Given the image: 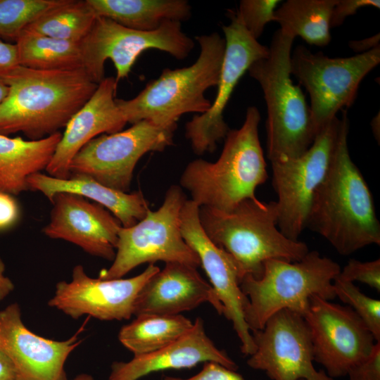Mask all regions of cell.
Here are the masks:
<instances>
[{"instance_id": "cell-10", "label": "cell", "mask_w": 380, "mask_h": 380, "mask_svg": "<svg viewBox=\"0 0 380 380\" xmlns=\"http://www.w3.org/2000/svg\"><path fill=\"white\" fill-rule=\"evenodd\" d=\"M83 68L96 84L104 78L105 62L112 61L115 80L128 77L138 57L148 49L165 51L177 60L186 58L194 46L179 21L166 20L154 31L124 27L113 20L96 17L87 36L80 42Z\"/></svg>"}, {"instance_id": "cell-7", "label": "cell", "mask_w": 380, "mask_h": 380, "mask_svg": "<svg viewBox=\"0 0 380 380\" xmlns=\"http://www.w3.org/2000/svg\"><path fill=\"white\" fill-rule=\"evenodd\" d=\"M341 270L336 262L316 251H309L296 262L267 260L259 278L246 275L240 282L248 299L245 319L250 330L262 329L270 317L282 310L304 317L314 296L334 299L333 281Z\"/></svg>"}, {"instance_id": "cell-13", "label": "cell", "mask_w": 380, "mask_h": 380, "mask_svg": "<svg viewBox=\"0 0 380 380\" xmlns=\"http://www.w3.org/2000/svg\"><path fill=\"white\" fill-rule=\"evenodd\" d=\"M229 14L230 23L222 26L225 51L216 96L207 111L185 125V137L197 155L213 152L217 143L226 137L230 129L223 113L234 89L253 63L270 54L269 47L249 33L236 12L229 11Z\"/></svg>"}, {"instance_id": "cell-33", "label": "cell", "mask_w": 380, "mask_h": 380, "mask_svg": "<svg viewBox=\"0 0 380 380\" xmlns=\"http://www.w3.org/2000/svg\"><path fill=\"white\" fill-rule=\"evenodd\" d=\"M337 277L353 283L362 282L380 292V259L367 262L350 259Z\"/></svg>"}, {"instance_id": "cell-3", "label": "cell", "mask_w": 380, "mask_h": 380, "mask_svg": "<svg viewBox=\"0 0 380 380\" xmlns=\"http://www.w3.org/2000/svg\"><path fill=\"white\" fill-rule=\"evenodd\" d=\"M260 122L258 109L249 106L242 126L228 132L215 162L196 159L186 166L180 185L199 207L228 212L245 199L257 198L256 188L267 178Z\"/></svg>"}, {"instance_id": "cell-20", "label": "cell", "mask_w": 380, "mask_h": 380, "mask_svg": "<svg viewBox=\"0 0 380 380\" xmlns=\"http://www.w3.org/2000/svg\"><path fill=\"white\" fill-rule=\"evenodd\" d=\"M117 84L115 77H105L90 99L69 120L46 168L49 176L68 178L72 158L86 144L101 134L122 131L127 122L115 101Z\"/></svg>"}, {"instance_id": "cell-8", "label": "cell", "mask_w": 380, "mask_h": 380, "mask_svg": "<svg viewBox=\"0 0 380 380\" xmlns=\"http://www.w3.org/2000/svg\"><path fill=\"white\" fill-rule=\"evenodd\" d=\"M186 200L181 187L172 185L158 210H149L142 220L131 227L122 226L113 263L101 272L99 278H122L141 264L157 261L178 262L196 268L200 266L198 255L181 232V210Z\"/></svg>"}, {"instance_id": "cell-40", "label": "cell", "mask_w": 380, "mask_h": 380, "mask_svg": "<svg viewBox=\"0 0 380 380\" xmlns=\"http://www.w3.org/2000/svg\"><path fill=\"white\" fill-rule=\"evenodd\" d=\"M0 380H18L16 371L12 361L1 348Z\"/></svg>"}, {"instance_id": "cell-35", "label": "cell", "mask_w": 380, "mask_h": 380, "mask_svg": "<svg viewBox=\"0 0 380 380\" xmlns=\"http://www.w3.org/2000/svg\"><path fill=\"white\" fill-rule=\"evenodd\" d=\"M163 380H244L236 370L214 362H204L202 369L189 378L166 376Z\"/></svg>"}, {"instance_id": "cell-9", "label": "cell", "mask_w": 380, "mask_h": 380, "mask_svg": "<svg viewBox=\"0 0 380 380\" xmlns=\"http://www.w3.org/2000/svg\"><path fill=\"white\" fill-rule=\"evenodd\" d=\"M379 63L380 46L347 58H329L301 45L291 51V74L310 95L315 136L340 110L353 105L361 82Z\"/></svg>"}, {"instance_id": "cell-42", "label": "cell", "mask_w": 380, "mask_h": 380, "mask_svg": "<svg viewBox=\"0 0 380 380\" xmlns=\"http://www.w3.org/2000/svg\"><path fill=\"white\" fill-rule=\"evenodd\" d=\"M379 113L376 115L371 120L370 125L372 131V134L374 136L378 143L380 139V119Z\"/></svg>"}, {"instance_id": "cell-45", "label": "cell", "mask_w": 380, "mask_h": 380, "mask_svg": "<svg viewBox=\"0 0 380 380\" xmlns=\"http://www.w3.org/2000/svg\"><path fill=\"white\" fill-rule=\"evenodd\" d=\"M301 380H303V379H301Z\"/></svg>"}, {"instance_id": "cell-39", "label": "cell", "mask_w": 380, "mask_h": 380, "mask_svg": "<svg viewBox=\"0 0 380 380\" xmlns=\"http://www.w3.org/2000/svg\"><path fill=\"white\" fill-rule=\"evenodd\" d=\"M380 35L377 33L361 40L350 41L349 47L357 54L363 53L379 46Z\"/></svg>"}, {"instance_id": "cell-24", "label": "cell", "mask_w": 380, "mask_h": 380, "mask_svg": "<svg viewBox=\"0 0 380 380\" xmlns=\"http://www.w3.org/2000/svg\"><path fill=\"white\" fill-rule=\"evenodd\" d=\"M61 137L59 132L37 140L0 134V191L18 195L29 190L28 177L46 170Z\"/></svg>"}, {"instance_id": "cell-1", "label": "cell", "mask_w": 380, "mask_h": 380, "mask_svg": "<svg viewBox=\"0 0 380 380\" xmlns=\"http://www.w3.org/2000/svg\"><path fill=\"white\" fill-rule=\"evenodd\" d=\"M349 120L342 110L331 160L314 195L306 222L341 255L371 244L380 245V224L373 197L348 146Z\"/></svg>"}, {"instance_id": "cell-30", "label": "cell", "mask_w": 380, "mask_h": 380, "mask_svg": "<svg viewBox=\"0 0 380 380\" xmlns=\"http://www.w3.org/2000/svg\"><path fill=\"white\" fill-rule=\"evenodd\" d=\"M65 0H0V37L15 41L33 21Z\"/></svg>"}, {"instance_id": "cell-32", "label": "cell", "mask_w": 380, "mask_h": 380, "mask_svg": "<svg viewBox=\"0 0 380 380\" xmlns=\"http://www.w3.org/2000/svg\"><path fill=\"white\" fill-rule=\"evenodd\" d=\"M280 3V0H241L236 13L249 33L258 39L266 25L274 21Z\"/></svg>"}, {"instance_id": "cell-14", "label": "cell", "mask_w": 380, "mask_h": 380, "mask_svg": "<svg viewBox=\"0 0 380 380\" xmlns=\"http://www.w3.org/2000/svg\"><path fill=\"white\" fill-rule=\"evenodd\" d=\"M255 345L248 365L263 371L272 380H334L313 365L314 355L308 326L301 315L282 310L251 331Z\"/></svg>"}, {"instance_id": "cell-37", "label": "cell", "mask_w": 380, "mask_h": 380, "mask_svg": "<svg viewBox=\"0 0 380 380\" xmlns=\"http://www.w3.org/2000/svg\"><path fill=\"white\" fill-rule=\"evenodd\" d=\"M19 64L17 46L0 37V79L11 72Z\"/></svg>"}, {"instance_id": "cell-31", "label": "cell", "mask_w": 380, "mask_h": 380, "mask_svg": "<svg viewBox=\"0 0 380 380\" xmlns=\"http://www.w3.org/2000/svg\"><path fill=\"white\" fill-rule=\"evenodd\" d=\"M336 297L360 317L376 342H380V301L364 294L353 282L337 277L333 281Z\"/></svg>"}, {"instance_id": "cell-11", "label": "cell", "mask_w": 380, "mask_h": 380, "mask_svg": "<svg viewBox=\"0 0 380 380\" xmlns=\"http://www.w3.org/2000/svg\"><path fill=\"white\" fill-rule=\"evenodd\" d=\"M177 127H163L141 120L125 130L96 137L72 158L70 175L87 176L127 193L139 159L148 152L163 151L172 145Z\"/></svg>"}, {"instance_id": "cell-12", "label": "cell", "mask_w": 380, "mask_h": 380, "mask_svg": "<svg viewBox=\"0 0 380 380\" xmlns=\"http://www.w3.org/2000/svg\"><path fill=\"white\" fill-rule=\"evenodd\" d=\"M340 129L334 118L301 156L271 162L272 185L277 194V226L293 241L306 228L311 203L328 171Z\"/></svg>"}, {"instance_id": "cell-36", "label": "cell", "mask_w": 380, "mask_h": 380, "mask_svg": "<svg viewBox=\"0 0 380 380\" xmlns=\"http://www.w3.org/2000/svg\"><path fill=\"white\" fill-rule=\"evenodd\" d=\"M366 6L379 8L380 1L379 0H336L331 14V28L340 26L347 17L355 14L359 9Z\"/></svg>"}, {"instance_id": "cell-38", "label": "cell", "mask_w": 380, "mask_h": 380, "mask_svg": "<svg viewBox=\"0 0 380 380\" xmlns=\"http://www.w3.org/2000/svg\"><path fill=\"white\" fill-rule=\"evenodd\" d=\"M19 208L12 196L0 191V230L13 225L18 218Z\"/></svg>"}, {"instance_id": "cell-4", "label": "cell", "mask_w": 380, "mask_h": 380, "mask_svg": "<svg viewBox=\"0 0 380 380\" xmlns=\"http://www.w3.org/2000/svg\"><path fill=\"white\" fill-rule=\"evenodd\" d=\"M195 39L200 53L193 64L182 68H165L135 97L115 99L127 122L148 120L160 127L176 126L182 115L202 114L210 108L211 102L205 92L217 85L225 41L217 32L198 35Z\"/></svg>"}, {"instance_id": "cell-2", "label": "cell", "mask_w": 380, "mask_h": 380, "mask_svg": "<svg viewBox=\"0 0 380 380\" xmlns=\"http://www.w3.org/2000/svg\"><path fill=\"white\" fill-rule=\"evenodd\" d=\"M1 80L8 92L0 104V134L22 132L30 140L65 127L98 86L84 68L39 70L18 65Z\"/></svg>"}, {"instance_id": "cell-26", "label": "cell", "mask_w": 380, "mask_h": 380, "mask_svg": "<svg viewBox=\"0 0 380 380\" xmlns=\"http://www.w3.org/2000/svg\"><path fill=\"white\" fill-rule=\"evenodd\" d=\"M336 0H288L277 7L274 22L279 30L308 44L325 46L331 39L330 18Z\"/></svg>"}, {"instance_id": "cell-19", "label": "cell", "mask_w": 380, "mask_h": 380, "mask_svg": "<svg viewBox=\"0 0 380 380\" xmlns=\"http://www.w3.org/2000/svg\"><path fill=\"white\" fill-rule=\"evenodd\" d=\"M80 342L77 335L58 341L34 334L23 324L17 303L0 311V348L12 361L18 380H68L65 363Z\"/></svg>"}, {"instance_id": "cell-22", "label": "cell", "mask_w": 380, "mask_h": 380, "mask_svg": "<svg viewBox=\"0 0 380 380\" xmlns=\"http://www.w3.org/2000/svg\"><path fill=\"white\" fill-rule=\"evenodd\" d=\"M214 362L230 369L238 366L207 335L203 320L198 317L191 329L175 342L153 352L134 355L127 362H115L108 380H139L153 372L191 368L201 362Z\"/></svg>"}, {"instance_id": "cell-27", "label": "cell", "mask_w": 380, "mask_h": 380, "mask_svg": "<svg viewBox=\"0 0 380 380\" xmlns=\"http://www.w3.org/2000/svg\"><path fill=\"white\" fill-rule=\"evenodd\" d=\"M194 322L182 315H141L124 325L120 342L134 355L160 349L186 334Z\"/></svg>"}, {"instance_id": "cell-25", "label": "cell", "mask_w": 380, "mask_h": 380, "mask_svg": "<svg viewBox=\"0 0 380 380\" xmlns=\"http://www.w3.org/2000/svg\"><path fill=\"white\" fill-rule=\"evenodd\" d=\"M96 17L130 29L150 32L166 20L185 21L191 16L186 0H86Z\"/></svg>"}, {"instance_id": "cell-41", "label": "cell", "mask_w": 380, "mask_h": 380, "mask_svg": "<svg viewBox=\"0 0 380 380\" xmlns=\"http://www.w3.org/2000/svg\"><path fill=\"white\" fill-rule=\"evenodd\" d=\"M5 265L0 258V300L5 298L14 289L11 280L5 276Z\"/></svg>"}, {"instance_id": "cell-5", "label": "cell", "mask_w": 380, "mask_h": 380, "mask_svg": "<svg viewBox=\"0 0 380 380\" xmlns=\"http://www.w3.org/2000/svg\"><path fill=\"white\" fill-rule=\"evenodd\" d=\"M198 215L209 239L236 262L241 278H259L268 260L296 262L309 252L305 243L281 232L275 201L248 198L228 212L201 206Z\"/></svg>"}, {"instance_id": "cell-16", "label": "cell", "mask_w": 380, "mask_h": 380, "mask_svg": "<svg viewBox=\"0 0 380 380\" xmlns=\"http://www.w3.org/2000/svg\"><path fill=\"white\" fill-rule=\"evenodd\" d=\"M199 205L186 199L182 208L180 226L186 243L198 255L210 284L222 305V315L232 323L244 355H253L255 345L246 319L248 299L240 288L241 275L236 262L216 246L204 232L199 220Z\"/></svg>"}, {"instance_id": "cell-17", "label": "cell", "mask_w": 380, "mask_h": 380, "mask_svg": "<svg viewBox=\"0 0 380 380\" xmlns=\"http://www.w3.org/2000/svg\"><path fill=\"white\" fill-rule=\"evenodd\" d=\"M159 270L149 264L135 277L103 279L89 277L83 266L78 265L70 282L61 281L56 284L49 305L73 319L87 315L103 321L129 319L140 291Z\"/></svg>"}, {"instance_id": "cell-34", "label": "cell", "mask_w": 380, "mask_h": 380, "mask_svg": "<svg viewBox=\"0 0 380 380\" xmlns=\"http://www.w3.org/2000/svg\"><path fill=\"white\" fill-rule=\"evenodd\" d=\"M348 380H380V342H376L369 355L348 371Z\"/></svg>"}, {"instance_id": "cell-43", "label": "cell", "mask_w": 380, "mask_h": 380, "mask_svg": "<svg viewBox=\"0 0 380 380\" xmlns=\"http://www.w3.org/2000/svg\"><path fill=\"white\" fill-rule=\"evenodd\" d=\"M8 92V85L1 79H0V104L3 102V101L6 97Z\"/></svg>"}, {"instance_id": "cell-18", "label": "cell", "mask_w": 380, "mask_h": 380, "mask_svg": "<svg viewBox=\"0 0 380 380\" xmlns=\"http://www.w3.org/2000/svg\"><path fill=\"white\" fill-rule=\"evenodd\" d=\"M51 202L50 221L43 228L46 236L69 241L92 255L113 260L122 224L110 212L83 196L66 192L55 194Z\"/></svg>"}, {"instance_id": "cell-23", "label": "cell", "mask_w": 380, "mask_h": 380, "mask_svg": "<svg viewBox=\"0 0 380 380\" xmlns=\"http://www.w3.org/2000/svg\"><path fill=\"white\" fill-rule=\"evenodd\" d=\"M27 184L30 190L42 193L50 202L61 192L94 201L110 212L124 227L137 223L150 210L141 191L129 194L115 190L84 175H72L67 179H58L39 172L30 176Z\"/></svg>"}, {"instance_id": "cell-44", "label": "cell", "mask_w": 380, "mask_h": 380, "mask_svg": "<svg viewBox=\"0 0 380 380\" xmlns=\"http://www.w3.org/2000/svg\"><path fill=\"white\" fill-rule=\"evenodd\" d=\"M71 380H96L92 376L87 374H81L75 377H74Z\"/></svg>"}, {"instance_id": "cell-21", "label": "cell", "mask_w": 380, "mask_h": 380, "mask_svg": "<svg viewBox=\"0 0 380 380\" xmlns=\"http://www.w3.org/2000/svg\"><path fill=\"white\" fill-rule=\"evenodd\" d=\"M204 303H210L222 315L217 296L196 267L178 262H166L140 291L133 315H180Z\"/></svg>"}, {"instance_id": "cell-29", "label": "cell", "mask_w": 380, "mask_h": 380, "mask_svg": "<svg viewBox=\"0 0 380 380\" xmlns=\"http://www.w3.org/2000/svg\"><path fill=\"white\" fill-rule=\"evenodd\" d=\"M96 16L87 1L65 0L42 14L24 31L58 39L81 42Z\"/></svg>"}, {"instance_id": "cell-15", "label": "cell", "mask_w": 380, "mask_h": 380, "mask_svg": "<svg viewBox=\"0 0 380 380\" xmlns=\"http://www.w3.org/2000/svg\"><path fill=\"white\" fill-rule=\"evenodd\" d=\"M304 319L310 333L314 361L333 379L346 376L351 367L369 355L376 343L365 324L349 306L314 296Z\"/></svg>"}, {"instance_id": "cell-28", "label": "cell", "mask_w": 380, "mask_h": 380, "mask_svg": "<svg viewBox=\"0 0 380 380\" xmlns=\"http://www.w3.org/2000/svg\"><path fill=\"white\" fill-rule=\"evenodd\" d=\"M15 44L21 66L39 70L83 68L80 42L58 39L23 31Z\"/></svg>"}, {"instance_id": "cell-6", "label": "cell", "mask_w": 380, "mask_h": 380, "mask_svg": "<svg viewBox=\"0 0 380 380\" xmlns=\"http://www.w3.org/2000/svg\"><path fill=\"white\" fill-rule=\"evenodd\" d=\"M293 40L277 30L268 57L255 61L248 70L260 85L267 106V151L270 162L301 156L315 137L310 106L300 87L291 80Z\"/></svg>"}]
</instances>
